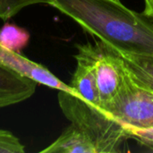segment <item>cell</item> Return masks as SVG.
Instances as JSON below:
<instances>
[{
	"instance_id": "cell-9",
	"label": "cell",
	"mask_w": 153,
	"mask_h": 153,
	"mask_svg": "<svg viewBox=\"0 0 153 153\" xmlns=\"http://www.w3.org/2000/svg\"><path fill=\"white\" fill-rule=\"evenodd\" d=\"M29 39V32L14 24L6 23L0 29V42L12 50L18 52L25 48Z\"/></svg>"
},
{
	"instance_id": "cell-8",
	"label": "cell",
	"mask_w": 153,
	"mask_h": 153,
	"mask_svg": "<svg viewBox=\"0 0 153 153\" xmlns=\"http://www.w3.org/2000/svg\"><path fill=\"white\" fill-rule=\"evenodd\" d=\"M111 49L122 59L131 78L137 84L153 91V56L137 55Z\"/></svg>"
},
{
	"instance_id": "cell-13",
	"label": "cell",
	"mask_w": 153,
	"mask_h": 153,
	"mask_svg": "<svg viewBox=\"0 0 153 153\" xmlns=\"http://www.w3.org/2000/svg\"><path fill=\"white\" fill-rule=\"evenodd\" d=\"M143 13L153 22V0H144V9Z\"/></svg>"
},
{
	"instance_id": "cell-1",
	"label": "cell",
	"mask_w": 153,
	"mask_h": 153,
	"mask_svg": "<svg viewBox=\"0 0 153 153\" xmlns=\"http://www.w3.org/2000/svg\"><path fill=\"white\" fill-rule=\"evenodd\" d=\"M49 5L110 48L153 56V22L119 0H50Z\"/></svg>"
},
{
	"instance_id": "cell-4",
	"label": "cell",
	"mask_w": 153,
	"mask_h": 153,
	"mask_svg": "<svg viewBox=\"0 0 153 153\" xmlns=\"http://www.w3.org/2000/svg\"><path fill=\"white\" fill-rule=\"evenodd\" d=\"M95 44L98 50L95 74L101 105L108 112V108L126 86L129 74L122 59L111 48L100 40Z\"/></svg>"
},
{
	"instance_id": "cell-5",
	"label": "cell",
	"mask_w": 153,
	"mask_h": 153,
	"mask_svg": "<svg viewBox=\"0 0 153 153\" xmlns=\"http://www.w3.org/2000/svg\"><path fill=\"white\" fill-rule=\"evenodd\" d=\"M0 65L20 74L21 75L37 82L39 84H42L57 91H64L73 94H78L69 84H66L58 79L46 66L29 59L17 51L4 47L1 42Z\"/></svg>"
},
{
	"instance_id": "cell-2",
	"label": "cell",
	"mask_w": 153,
	"mask_h": 153,
	"mask_svg": "<svg viewBox=\"0 0 153 153\" xmlns=\"http://www.w3.org/2000/svg\"><path fill=\"white\" fill-rule=\"evenodd\" d=\"M58 104L65 117L93 142L98 153H117L130 139L124 126L104 108L81 95L58 91Z\"/></svg>"
},
{
	"instance_id": "cell-3",
	"label": "cell",
	"mask_w": 153,
	"mask_h": 153,
	"mask_svg": "<svg viewBox=\"0 0 153 153\" xmlns=\"http://www.w3.org/2000/svg\"><path fill=\"white\" fill-rule=\"evenodd\" d=\"M108 112L122 125L138 128L153 127V91L129 79L108 108Z\"/></svg>"
},
{
	"instance_id": "cell-12",
	"label": "cell",
	"mask_w": 153,
	"mask_h": 153,
	"mask_svg": "<svg viewBox=\"0 0 153 153\" xmlns=\"http://www.w3.org/2000/svg\"><path fill=\"white\" fill-rule=\"evenodd\" d=\"M130 139H134L139 143L153 151V127L138 128L132 126L123 125Z\"/></svg>"
},
{
	"instance_id": "cell-7",
	"label": "cell",
	"mask_w": 153,
	"mask_h": 153,
	"mask_svg": "<svg viewBox=\"0 0 153 153\" xmlns=\"http://www.w3.org/2000/svg\"><path fill=\"white\" fill-rule=\"evenodd\" d=\"M41 153H98L93 142L74 125L66 127L60 136Z\"/></svg>"
},
{
	"instance_id": "cell-6",
	"label": "cell",
	"mask_w": 153,
	"mask_h": 153,
	"mask_svg": "<svg viewBox=\"0 0 153 153\" xmlns=\"http://www.w3.org/2000/svg\"><path fill=\"white\" fill-rule=\"evenodd\" d=\"M39 83L0 65V108L22 103L36 91Z\"/></svg>"
},
{
	"instance_id": "cell-10",
	"label": "cell",
	"mask_w": 153,
	"mask_h": 153,
	"mask_svg": "<svg viewBox=\"0 0 153 153\" xmlns=\"http://www.w3.org/2000/svg\"><path fill=\"white\" fill-rule=\"evenodd\" d=\"M50 0H0V20L6 21L27 6L46 4H49Z\"/></svg>"
},
{
	"instance_id": "cell-11",
	"label": "cell",
	"mask_w": 153,
	"mask_h": 153,
	"mask_svg": "<svg viewBox=\"0 0 153 153\" xmlns=\"http://www.w3.org/2000/svg\"><path fill=\"white\" fill-rule=\"evenodd\" d=\"M25 146L10 131L0 129V153H24Z\"/></svg>"
}]
</instances>
